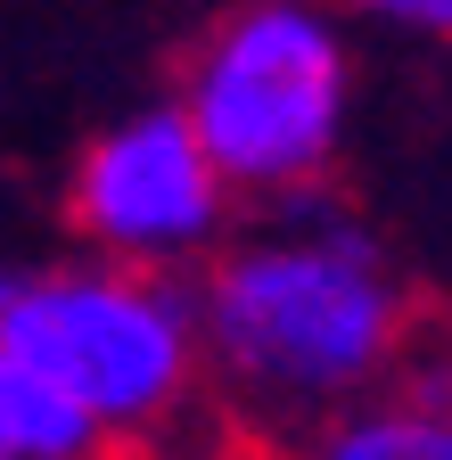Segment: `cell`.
I'll use <instances>...</instances> for the list:
<instances>
[{"instance_id": "5b68a950", "label": "cell", "mask_w": 452, "mask_h": 460, "mask_svg": "<svg viewBox=\"0 0 452 460\" xmlns=\"http://www.w3.org/2000/svg\"><path fill=\"white\" fill-rule=\"evenodd\" d=\"M107 436L75 394H58L33 362H17L0 345V460H91L107 452Z\"/></svg>"}, {"instance_id": "277c9868", "label": "cell", "mask_w": 452, "mask_h": 460, "mask_svg": "<svg viewBox=\"0 0 452 460\" xmlns=\"http://www.w3.org/2000/svg\"><path fill=\"white\" fill-rule=\"evenodd\" d=\"M222 206H231V172L206 156L190 107L124 115L116 132H99V148L75 172V230L124 263L206 247L222 230Z\"/></svg>"}, {"instance_id": "52a82bcc", "label": "cell", "mask_w": 452, "mask_h": 460, "mask_svg": "<svg viewBox=\"0 0 452 460\" xmlns=\"http://www.w3.org/2000/svg\"><path fill=\"white\" fill-rule=\"evenodd\" d=\"M362 17H386V25H420V33H452V0H346Z\"/></svg>"}, {"instance_id": "7a4b0ae2", "label": "cell", "mask_w": 452, "mask_h": 460, "mask_svg": "<svg viewBox=\"0 0 452 460\" xmlns=\"http://www.w3.org/2000/svg\"><path fill=\"white\" fill-rule=\"evenodd\" d=\"M0 345L33 362L58 394H75L116 444L156 436L206 370L198 305L132 263H75L9 288Z\"/></svg>"}, {"instance_id": "ba28073f", "label": "cell", "mask_w": 452, "mask_h": 460, "mask_svg": "<svg viewBox=\"0 0 452 460\" xmlns=\"http://www.w3.org/2000/svg\"><path fill=\"white\" fill-rule=\"evenodd\" d=\"M0 296H9V279H0Z\"/></svg>"}, {"instance_id": "8992f818", "label": "cell", "mask_w": 452, "mask_h": 460, "mask_svg": "<svg viewBox=\"0 0 452 460\" xmlns=\"http://www.w3.org/2000/svg\"><path fill=\"white\" fill-rule=\"evenodd\" d=\"M313 444L329 460H452V394L420 386L394 402H346Z\"/></svg>"}, {"instance_id": "6da1fadb", "label": "cell", "mask_w": 452, "mask_h": 460, "mask_svg": "<svg viewBox=\"0 0 452 460\" xmlns=\"http://www.w3.org/2000/svg\"><path fill=\"white\" fill-rule=\"evenodd\" d=\"M394 337V279L346 214L231 247L198 296L206 370L263 420H337L386 378Z\"/></svg>"}, {"instance_id": "3957f363", "label": "cell", "mask_w": 452, "mask_h": 460, "mask_svg": "<svg viewBox=\"0 0 452 460\" xmlns=\"http://www.w3.org/2000/svg\"><path fill=\"white\" fill-rule=\"evenodd\" d=\"M182 107L231 190H305L346 132V41L313 0H247L190 58Z\"/></svg>"}]
</instances>
